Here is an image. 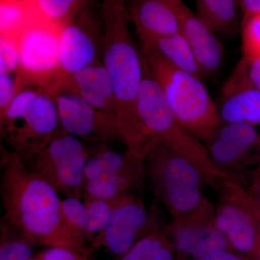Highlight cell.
Returning <instances> with one entry per match:
<instances>
[{
	"label": "cell",
	"instance_id": "cell-38",
	"mask_svg": "<svg viewBox=\"0 0 260 260\" xmlns=\"http://www.w3.org/2000/svg\"><path fill=\"white\" fill-rule=\"evenodd\" d=\"M252 259H253V258H252ZM253 260H255V259H253Z\"/></svg>",
	"mask_w": 260,
	"mask_h": 260
},
{
	"label": "cell",
	"instance_id": "cell-18",
	"mask_svg": "<svg viewBox=\"0 0 260 260\" xmlns=\"http://www.w3.org/2000/svg\"><path fill=\"white\" fill-rule=\"evenodd\" d=\"M172 2L179 18L181 34L190 46L203 77L216 74L224 56L221 43L182 1Z\"/></svg>",
	"mask_w": 260,
	"mask_h": 260
},
{
	"label": "cell",
	"instance_id": "cell-22",
	"mask_svg": "<svg viewBox=\"0 0 260 260\" xmlns=\"http://www.w3.org/2000/svg\"><path fill=\"white\" fill-rule=\"evenodd\" d=\"M140 42L142 47L158 53L181 70L203 78L194 53L181 32L165 37L148 38Z\"/></svg>",
	"mask_w": 260,
	"mask_h": 260
},
{
	"label": "cell",
	"instance_id": "cell-20",
	"mask_svg": "<svg viewBox=\"0 0 260 260\" xmlns=\"http://www.w3.org/2000/svg\"><path fill=\"white\" fill-rule=\"evenodd\" d=\"M126 8L140 41L181 32L172 0H134L126 2Z\"/></svg>",
	"mask_w": 260,
	"mask_h": 260
},
{
	"label": "cell",
	"instance_id": "cell-6",
	"mask_svg": "<svg viewBox=\"0 0 260 260\" xmlns=\"http://www.w3.org/2000/svg\"><path fill=\"white\" fill-rule=\"evenodd\" d=\"M147 155L142 150L118 152L108 145H98L85 164L83 197L116 200L137 194L145 180Z\"/></svg>",
	"mask_w": 260,
	"mask_h": 260
},
{
	"label": "cell",
	"instance_id": "cell-34",
	"mask_svg": "<svg viewBox=\"0 0 260 260\" xmlns=\"http://www.w3.org/2000/svg\"><path fill=\"white\" fill-rule=\"evenodd\" d=\"M249 184L246 186V189L260 208V167L249 172Z\"/></svg>",
	"mask_w": 260,
	"mask_h": 260
},
{
	"label": "cell",
	"instance_id": "cell-39",
	"mask_svg": "<svg viewBox=\"0 0 260 260\" xmlns=\"http://www.w3.org/2000/svg\"><path fill=\"white\" fill-rule=\"evenodd\" d=\"M259 167H260V166H259Z\"/></svg>",
	"mask_w": 260,
	"mask_h": 260
},
{
	"label": "cell",
	"instance_id": "cell-11",
	"mask_svg": "<svg viewBox=\"0 0 260 260\" xmlns=\"http://www.w3.org/2000/svg\"><path fill=\"white\" fill-rule=\"evenodd\" d=\"M159 227L156 203L148 209L138 194L134 195L114 210L107 225L90 242L89 250L91 253L104 248L118 259Z\"/></svg>",
	"mask_w": 260,
	"mask_h": 260
},
{
	"label": "cell",
	"instance_id": "cell-26",
	"mask_svg": "<svg viewBox=\"0 0 260 260\" xmlns=\"http://www.w3.org/2000/svg\"><path fill=\"white\" fill-rule=\"evenodd\" d=\"M1 223L0 260H29L31 259L35 242L22 231L8 220Z\"/></svg>",
	"mask_w": 260,
	"mask_h": 260
},
{
	"label": "cell",
	"instance_id": "cell-25",
	"mask_svg": "<svg viewBox=\"0 0 260 260\" xmlns=\"http://www.w3.org/2000/svg\"><path fill=\"white\" fill-rule=\"evenodd\" d=\"M38 16L62 30L87 4L75 0H34Z\"/></svg>",
	"mask_w": 260,
	"mask_h": 260
},
{
	"label": "cell",
	"instance_id": "cell-1",
	"mask_svg": "<svg viewBox=\"0 0 260 260\" xmlns=\"http://www.w3.org/2000/svg\"><path fill=\"white\" fill-rule=\"evenodd\" d=\"M2 162L0 191L5 220L36 244L90 256L88 243L64 218L59 193L15 154H4Z\"/></svg>",
	"mask_w": 260,
	"mask_h": 260
},
{
	"label": "cell",
	"instance_id": "cell-12",
	"mask_svg": "<svg viewBox=\"0 0 260 260\" xmlns=\"http://www.w3.org/2000/svg\"><path fill=\"white\" fill-rule=\"evenodd\" d=\"M213 203L199 211L172 219L165 228L177 260H200L212 253L232 250L215 223Z\"/></svg>",
	"mask_w": 260,
	"mask_h": 260
},
{
	"label": "cell",
	"instance_id": "cell-5",
	"mask_svg": "<svg viewBox=\"0 0 260 260\" xmlns=\"http://www.w3.org/2000/svg\"><path fill=\"white\" fill-rule=\"evenodd\" d=\"M145 179L157 201L172 219L190 215L212 204L204 193L213 184L194 164L161 143H156L145 160Z\"/></svg>",
	"mask_w": 260,
	"mask_h": 260
},
{
	"label": "cell",
	"instance_id": "cell-17",
	"mask_svg": "<svg viewBox=\"0 0 260 260\" xmlns=\"http://www.w3.org/2000/svg\"><path fill=\"white\" fill-rule=\"evenodd\" d=\"M48 90L75 94L89 105L114 118L120 125V112L112 81L102 61L89 65Z\"/></svg>",
	"mask_w": 260,
	"mask_h": 260
},
{
	"label": "cell",
	"instance_id": "cell-7",
	"mask_svg": "<svg viewBox=\"0 0 260 260\" xmlns=\"http://www.w3.org/2000/svg\"><path fill=\"white\" fill-rule=\"evenodd\" d=\"M91 151L85 141L60 128L42 151L23 162L59 194L83 198L84 171Z\"/></svg>",
	"mask_w": 260,
	"mask_h": 260
},
{
	"label": "cell",
	"instance_id": "cell-32",
	"mask_svg": "<svg viewBox=\"0 0 260 260\" xmlns=\"http://www.w3.org/2000/svg\"><path fill=\"white\" fill-rule=\"evenodd\" d=\"M242 12V28L253 18L260 15V0L238 1Z\"/></svg>",
	"mask_w": 260,
	"mask_h": 260
},
{
	"label": "cell",
	"instance_id": "cell-2",
	"mask_svg": "<svg viewBox=\"0 0 260 260\" xmlns=\"http://www.w3.org/2000/svg\"><path fill=\"white\" fill-rule=\"evenodd\" d=\"M104 25L102 61L112 81L126 148L148 150L150 139L140 122L138 98L143 75V56L130 31L126 2L105 0L99 4Z\"/></svg>",
	"mask_w": 260,
	"mask_h": 260
},
{
	"label": "cell",
	"instance_id": "cell-36",
	"mask_svg": "<svg viewBox=\"0 0 260 260\" xmlns=\"http://www.w3.org/2000/svg\"><path fill=\"white\" fill-rule=\"evenodd\" d=\"M251 258L255 260H260V239L257 245L256 246L255 250H254L252 256H251Z\"/></svg>",
	"mask_w": 260,
	"mask_h": 260
},
{
	"label": "cell",
	"instance_id": "cell-29",
	"mask_svg": "<svg viewBox=\"0 0 260 260\" xmlns=\"http://www.w3.org/2000/svg\"><path fill=\"white\" fill-rule=\"evenodd\" d=\"M20 39L0 37V73H16L20 61Z\"/></svg>",
	"mask_w": 260,
	"mask_h": 260
},
{
	"label": "cell",
	"instance_id": "cell-16",
	"mask_svg": "<svg viewBox=\"0 0 260 260\" xmlns=\"http://www.w3.org/2000/svg\"><path fill=\"white\" fill-rule=\"evenodd\" d=\"M217 107L221 123L259 125L260 90L251 81L243 58L224 85Z\"/></svg>",
	"mask_w": 260,
	"mask_h": 260
},
{
	"label": "cell",
	"instance_id": "cell-23",
	"mask_svg": "<svg viewBox=\"0 0 260 260\" xmlns=\"http://www.w3.org/2000/svg\"><path fill=\"white\" fill-rule=\"evenodd\" d=\"M35 17L34 0H1L0 37L20 39Z\"/></svg>",
	"mask_w": 260,
	"mask_h": 260
},
{
	"label": "cell",
	"instance_id": "cell-35",
	"mask_svg": "<svg viewBox=\"0 0 260 260\" xmlns=\"http://www.w3.org/2000/svg\"><path fill=\"white\" fill-rule=\"evenodd\" d=\"M242 58L247 64L248 73H249L251 81L260 90V56L251 59Z\"/></svg>",
	"mask_w": 260,
	"mask_h": 260
},
{
	"label": "cell",
	"instance_id": "cell-3",
	"mask_svg": "<svg viewBox=\"0 0 260 260\" xmlns=\"http://www.w3.org/2000/svg\"><path fill=\"white\" fill-rule=\"evenodd\" d=\"M143 75L138 98L140 122L150 139L161 143L174 153L194 164L217 187L232 178L214 165L204 143L191 134L174 116L158 82L143 57Z\"/></svg>",
	"mask_w": 260,
	"mask_h": 260
},
{
	"label": "cell",
	"instance_id": "cell-19",
	"mask_svg": "<svg viewBox=\"0 0 260 260\" xmlns=\"http://www.w3.org/2000/svg\"><path fill=\"white\" fill-rule=\"evenodd\" d=\"M132 196L134 195L116 200L68 197L62 200L63 213L70 226L90 245L94 237L107 225L114 210Z\"/></svg>",
	"mask_w": 260,
	"mask_h": 260
},
{
	"label": "cell",
	"instance_id": "cell-14",
	"mask_svg": "<svg viewBox=\"0 0 260 260\" xmlns=\"http://www.w3.org/2000/svg\"><path fill=\"white\" fill-rule=\"evenodd\" d=\"M60 128L54 95L41 89L28 116L2 137L11 147L12 153L26 162L42 151Z\"/></svg>",
	"mask_w": 260,
	"mask_h": 260
},
{
	"label": "cell",
	"instance_id": "cell-27",
	"mask_svg": "<svg viewBox=\"0 0 260 260\" xmlns=\"http://www.w3.org/2000/svg\"><path fill=\"white\" fill-rule=\"evenodd\" d=\"M40 90L41 89L26 88L13 97L5 116L1 118L2 136L9 133L25 119Z\"/></svg>",
	"mask_w": 260,
	"mask_h": 260
},
{
	"label": "cell",
	"instance_id": "cell-21",
	"mask_svg": "<svg viewBox=\"0 0 260 260\" xmlns=\"http://www.w3.org/2000/svg\"><path fill=\"white\" fill-rule=\"evenodd\" d=\"M197 17L215 36L231 37L242 30L239 3L234 0H197Z\"/></svg>",
	"mask_w": 260,
	"mask_h": 260
},
{
	"label": "cell",
	"instance_id": "cell-10",
	"mask_svg": "<svg viewBox=\"0 0 260 260\" xmlns=\"http://www.w3.org/2000/svg\"><path fill=\"white\" fill-rule=\"evenodd\" d=\"M104 25L99 5L87 3L59 37L57 83L89 65L102 61Z\"/></svg>",
	"mask_w": 260,
	"mask_h": 260
},
{
	"label": "cell",
	"instance_id": "cell-4",
	"mask_svg": "<svg viewBox=\"0 0 260 260\" xmlns=\"http://www.w3.org/2000/svg\"><path fill=\"white\" fill-rule=\"evenodd\" d=\"M140 49L173 114L204 142L221 121L217 104L201 78L177 68L151 49L141 45Z\"/></svg>",
	"mask_w": 260,
	"mask_h": 260
},
{
	"label": "cell",
	"instance_id": "cell-13",
	"mask_svg": "<svg viewBox=\"0 0 260 260\" xmlns=\"http://www.w3.org/2000/svg\"><path fill=\"white\" fill-rule=\"evenodd\" d=\"M51 93L55 99L61 128L67 133L98 145L115 141L123 143L120 125L114 118L89 105L75 94L61 90Z\"/></svg>",
	"mask_w": 260,
	"mask_h": 260
},
{
	"label": "cell",
	"instance_id": "cell-15",
	"mask_svg": "<svg viewBox=\"0 0 260 260\" xmlns=\"http://www.w3.org/2000/svg\"><path fill=\"white\" fill-rule=\"evenodd\" d=\"M210 158L219 170L232 177L251 162L252 153L260 148V134L256 126L245 123H220L204 141Z\"/></svg>",
	"mask_w": 260,
	"mask_h": 260
},
{
	"label": "cell",
	"instance_id": "cell-33",
	"mask_svg": "<svg viewBox=\"0 0 260 260\" xmlns=\"http://www.w3.org/2000/svg\"><path fill=\"white\" fill-rule=\"evenodd\" d=\"M200 260H253L251 256L233 250H220L212 253Z\"/></svg>",
	"mask_w": 260,
	"mask_h": 260
},
{
	"label": "cell",
	"instance_id": "cell-28",
	"mask_svg": "<svg viewBox=\"0 0 260 260\" xmlns=\"http://www.w3.org/2000/svg\"><path fill=\"white\" fill-rule=\"evenodd\" d=\"M242 57L246 59L260 56V15L242 28Z\"/></svg>",
	"mask_w": 260,
	"mask_h": 260
},
{
	"label": "cell",
	"instance_id": "cell-30",
	"mask_svg": "<svg viewBox=\"0 0 260 260\" xmlns=\"http://www.w3.org/2000/svg\"><path fill=\"white\" fill-rule=\"evenodd\" d=\"M35 256L40 260H90V256L64 247H47Z\"/></svg>",
	"mask_w": 260,
	"mask_h": 260
},
{
	"label": "cell",
	"instance_id": "cell-9",
	"mask_svg": "<svg viewBox=\"0 0 260 260\" xmlns=\"http://www.w3.org/2000/svg\"><path fill=\"white\" fill-rule=\"evenodd\" d=\"M215 223L233 251L252 256L260 239V208L239 180L229 178L217 188Z\"/></svg>",
	"mask_w": 260,
	"mask_h": 260
},
{
	"label": "cell",
	"instance_id": "cell-24",
	"mask_svg": "<svg viewBox=\"0 0 260 260\" xmlns=\"http://www.w3.org/2000/svg\"><path fill=\"white\" fill-rule=\"evenodd\" d=\"M116 260H177V256L165 229L160 226Z\"/></svg>",
	"mask_w": 260,
	"mask_h": 260
},
{
	"label": "cell",
	"instance_id": "cell-37",
	"mask_svg": "<svg viewBox=\"0 0 260 260\" xmlns=\"http://www.w3.org/2000/svg\"><path fill=\"white\" fill-rule=\"evenodd\" d=\"M29 260H40L39 259H38V258L36 257V256H34V257L31 258V259Z\"/></svg>",
	"mask_w": 260,
	"mask_h": 260
},
{
	"label": "cell",
	"instance_id": "cell-31",
	"mask_svg": "<svg viewBox=\"0 0 260 260\" xmlns=\"http://www.w3.org/2000/svg\"><path fill=\"white\" fill-rule=\"evenodd\" d=\"M15 75L10 73H0V112L1 118L5 116L12 99L15 95Z\"/></svg>",
	"mask_w": 260,
	"mask_h": 260
},
{
	"label": "cell",
	"instance_id": "cell-8",
	"mask_svg": "<svg viewBox=\"0 0 260 260\" xmlns=\"http://www.w3.org/2000/svg\"><path fill=\"white\" fill-rule=\"evenodd\" d=\"M61 31L36 13L35 19L19 41L15 95L26 88L48 89L57 83Z\"/></svg>",
	"mask_w": 260,
	"mask_h": 260
}]
</instances>
